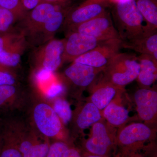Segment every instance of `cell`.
<instances>
[{
  "label": "cell",
  "instance_id": "cell-1",
  "mask_svg": "<svg viewBox=\"0 0 157 157\" xmlns=\"http://www.w3.org/2000/svg\"><path fill=\"white\" fill-rule=\"evenodd\" d=\"M72 4L42 2L27 13L21 19V34L26 42L37 46L53 39L69 12V8L64 7Z\"/></svg>",
  "mask_w": 157,
  "mask_h": 157
},
{
  "label": "cell",
  "instance_id": "cell-2",
  "mask_svg": "<svg viewBox=\"0 0 157 157\" xmlns=\"http://www.w3.org/2000/svg\"><path fill=\"white\" fill-rule=\"evenodd\" d=\"M112 14L121 39L127 42L137 36L144 30L143 19L135 0L116 3Z\"/></svg>",
  "mask_w": 157,
  "mask_h": 157
},
{
  "label": "cell",
  "instance_id": "cell-3",
  "mask_svg": "<svg viewBox=\"0 0 157 157\" xmlns=\"http://www.w3.org/2000/svg\"><path fill=\"white\" fill-rule=\"evenodd\" d=\"M140 66L137 57L128 53H118L103 70L102 82L123 88L137 79Z\"/></svg>",
  "mask_w": 157,
  "mask_h": 157
},
{
  "label": "cell",
  "instance_id": "cell-4",
  "mask_svg": "<svg viewBox=\"0 0 157 157\" xmlns=\"http://www.w3.org/2000/svg\"><path fill=\"white\" fill-rule=\"evenodd\" d=\"M89 137L84 146L87 154L109 157L116 146L117 133L114 128L103 118L92 126Z\"/></svg>",
  "mask_w": 157,
  "mask_h": 157
},
{
  "label": "cell",
  "instance_id": "cell-5",
  "mask_svg": "<svg viewBox=\"0 0 157 157\" xmlns=\"http://www.w3.org/2000/svg\"><path fill=\"white\" fill-rule=\"evenodd\" d=\"M153 135L152 129L146 124L133 123L122 127L117 133L116 146L120 148L121 154L136 152Z\"/></svg>",
  "mask_w": 157,
  "mask_h": 157
},
{
  "label": "cell",
  "instance_id": "cell-6",
  "mask_svg": "<svg viewBox=\"0 0 157 157\" xmlns=\"http://www.w3.org/2000/svg\"><path fill=\"white\" fill-rule=\"evenodd\" d=\"M111 5V0H86L70 9L63 25L68 32L76 26L103 14Z\"/></svg>",
  "mask_w": 157,
  "mask_h": 157
},
{
  "label": "cell",
  "instance_id": "cell-7",
  "mask_svg": "<svg viewBox=\"0 0 157 157\" xmlns=\"http://www.w3.org/2000/svg\"><path fill=\"white\" fill-rule=\"evenodd\" d=\"M71 32L94 37L101 42L121 39L117 30L113 25L110 13L107 11L95 18L76 26L67 33Z\"/></svg>",
  "mask_w": 157,
  "mask_h": 157
},
{
  "label": "cell",
  "instance_id": "cell-8",
  "mask_svg": "<svg viewBox=\"0 0 157 157\" xmlns=\"http://www.w3.org/2000/svg\"><path fill=\"white\" fill-rule=\"evenodd\" d=\"M122 41L115 39L101 42L92 50L77 58L73 62L93 67L105 69L122 48Z\"/></svg>",
  "mask_w": 157,
  "mask_h": 157
},
{
  "label": "cell",
  "instance_id": "cell-9",
  "mask_svg": "<svg viewBox=\"0 0 157 157\" xmlns=\"http://www.w3.org/2000/svg\"><path fill=\"white\" fill-rule=\"evenodd\" d=\"M65 39H52L43 45L35 55V62L40 70L53 72L63 62Z\"/></svg>",
  "mask_w": 157,
  "mask_h": 157
},
{
  "label": "cell",
  "instance_id": "cell-10",
  "mask_svg": "<svg viewBox=\"0 0 157 157\" xmlns=\"http://www.w3.org/2000/svg\"><path fill=\"white\" fill-rule=\"evenodd\" d=\"M101 42L87 35L76 32H69L65 39L63 63L74 61L77 58L95 48Z\"/></svg>",
  "mask_w": 157,
  "mask_h": 157
},
{
  "label": "cell",
  "instance_id": "cell-11",
  "mask_svg": "<svg viewBox=\"0 0 157 157\" xmlns=\"http://www.w3.org/2000/svg\"><path fill=\"white\" fill-rule=\"evenodd\" d=\"M34 120L36 126L43 135L54 137L62 129V122L53 108L45 103H40L35 107Z\"/></svg>",
  "mask_w": 157,
  "mask_h": 157
},
{
  "label": "cell",
  "instance_id": "cell-12",
  "mask_svg": "<svg viewBox=\"0 0 157 157\" xmlns=\"http://www.w3.org/2000/svg\"><path fill=\"white\" fill-rule=\"evenodd\" d=\"M138 116L145 124L154 122L157 115V92L154 90L142 88L134 94Z\"/></svg>",
  "mask_w": 157,
  "mask_h": 157
},
{
  "label": "cell",
  "instance_id": "cell-13",
  "mask_svg": "<svg viewBox=\"0 0 157 157\" xmlns=\"http://www.w3.org/2000/svg\"><path fill=\"white\" fill-rule=\"evenodd\" d=\"M122 45V48L132 49L140 54L151 56L157 60V30L144 28L141 34L129 41L123 42Z\"/></svg>",
  "mask_w": 157,
  "mask_h": 157
},
{
  "label": "cell",
  "instance_id": "cell-14",
  "mask_svg": "<svg viewBox=\"0 0 157 157\" xmlns=\"http://www.w3.org/2000/svg\"><path fill=\"white\" fill-rule=\"evenodd\" d=\"M104 70L73 62L66 69L64 73L66 77L76 86L85 88L91 84L98 73Z\"/></svg>",
  "mask_w": 157,
  "mask_h": 157
},
{
  "label": "cell",
  "instance_id": "cell-15",
  "mask_svg": "<svg viewBox=\"0 0 157 157\" xmlns=\"http://www.w3.org/2000/svg\"><path fill=\"white\" fill-rule=\"evenodd\" d=\"M124 90L123 88L101 82L93 91L90 98V102L100 110H103L110 102L113 101L114 98Z\"/></svg>",
  "mask_w": 157,
  "mask_h": 157
},
{
  "label": "cell",
  "instance_id": "cell-16",
  "mask_svg": "<svg viewBox=\"0 0 157 157\" xmlns=\"http://www.w3.org/2000/svg\"><path fill=\"white\" fill-rule=\"evenodd\" d=\"M140 66L137 79L144 87L151 86L157 78V60L151 56L140 54L137 57Z\"/></svg>",
  "mask_w": 157,
  "mask_h": 157
},
{
  "label": "cell",
  "instance_id": "cell-17",
  "mask_svg": "<svg viewBox=\"0 0 157 157\" xmlns=\"http://www.w3.org/2000/svg\"><path fill=\"white\" fill-rule=\"evenodd\" d=\"M103 110L104 119L113 128L122 127L129 118L128 109L114 100Z\"/></svg>",
  "mask_w": 157,
  "mask_h": 157
},
{
  "label": "cell",
  "instance_id": "cell-18",
  "mask_svg": "<svg viewBox=\"0 0 157 157\" xmlns=\"http://www.w3.org/2000/svg\"><path fill=\"white\" fill-rule=\"evenodd\" d=\"M135 1L143 20L146 22L144 28L149 30H157V0Z\"/></svg>",
  "mask_w": 157,
  "mask_h": 157
},
{
  "label": "cell",
  "instance_id": "cell-19",
  "mask_svg": "<svg viewBox=\"0 0 157 157\" xmlns=\"http://www.w3.org/2000/svg\"><path fill=\"white\" fill-rule=\"evenodd\" d=\"M102 118L101 110L91 102H89L85 104L78 113L76 119V125L80 130H85Z\"/></svg>",
  "mask_w": 157,
  "mask_h": 157
},
{
  "label": "cell",
  "instance_id": "cell-20",
  "mask_svg": "<svg viewBox=\"0 0 157 157\" xmlns=\"http://www.w3.org/2000/svg\"><path fill=\"white\" fill-rule=\"evenodd\" d=\"M23 157H45L49 149V144L23 140L15 144Z\"/></svg>",
  "mask_w": 157,
  "mask_h": 157
},
{
  "label": "cell",
  "instance_id": "cell-21",
  "mask_svg": "<svg viewBox=\"0 0 157 157\" xmlns=\"http://www.w3.org/2000/svg\"><path fill=\"white\" fill-rule=\"evenodd\" d=\"M25 43V39L22 36L8 49L1 52L0 64L8 67L17 66L20 61Z\"/></svg>",
  "mask_w": 157,
  "mask_h": 157
},
{
  "label": "cell",
  "instance_id": "cell-22",
  "mask_svg": "<svg viewBox=\"0 0 157 157\" xmlns=\"http://www.w3.org/2000/svg\"><path fill=\"white\" fill-rule=\"evenodd\" d=\"M54 110L61 122L67 124L72 117V111L69 102L62 98H58L54 102Z\"/></svg>",
  "mask_w": 157,
  "mask_h": 157
},
{
  "label": "cell",
  "instance_id": "cell-23",
  "mask_svg": "<svg viewBox=\"0 0 157 157\" xmlns=\"http://www.w3.org/2000/svg\"><path fill=\"white\" fill-rule=\"evenodd\" d=\"M0 7L11 11L15 19H22L27 13L21 0H0Z\"/></svg>",
  "mask_w": 157,
  "mask_h": 157
},
{
  "label": "cell",
  "instance_id": "cell-24",
  "mask_svg": "<svg viewBox=\"0 0 157 157\" xmlns=\"http://www.w3.org/2000/svg\"><path fill=\"white\" fill-rule=\"evenodd\" d=\"M69 148L68 144L64 142L56 141L49 146L48 153L45 157H64Z\"/></svg>",
  "mask_w": 157,
  "mask_h": 157
},
{
  "label": "cell",
  "instance_id": "cell-25",
  "mask_svg": "<svg viewBox=\"0 0 157 157\" xmlns=\"http://www.w3.org/2000/svg\"><path fill=\"white\" fill-rule=\"evenodd\" d=\"M15 19L11 11L0 7V32L7 31Z\"/></svg>",
  "mask_w": 157,
  "mask_h": 157
},
{
  "label": "cell",
  "instance_id": "cell-26",
  "mask_svg": "<svg viewBox=\"0 0 157 157\" xmlns=\"http://www.w3.org/2000/svg\"><path fill=\"white\" fill-rule=\"evenodd\" d=\"M0 157H23L17 147L13 144L6 143L0 147Z\"/></svg>",
  "mask_w": 157,
  "mask_h": 157
},
{
  "label": "cell",
  "instance_id": "cell-27",
  "mask_svg": "<svg viewBox=\"0 0 157 157\" xmlns=\"http://www.w3.org/2000/svg\"><path fill=\"white\" fill-rule=\"evenodd\" d=\"M64 90V86L62 83L54 82L47 88L45 94L47 98L50 99H53L60 95Z\"/></svg>",
  "mask_w": 157,
  "mask_h": 157
},
{
  "label": "cell",
  "instance_id": "cell-28",
  "mask_svg": "<svg viewBox=\"0 0 157 157\" xmlns=\"http://www.w3.org/2000/svg\"><path fill=\"white\" fill-rule=\"evenodd\" d=\"M22 36L21 34H14L4 38L0 37V52L8 49Z\"/></svg>",
  "mask_w": 157,
  "mask_h": 157
},
{
  "label": "cell",
  "instance_id": "cell-29",
  "mask_svg": "<svg viewBox=\"0 0 157 157\" xmlns=\"http://www.w3.org/2000/svg\"><path fill=\"white\" fill-rule=\"evenodd\" d=\"M16 89L13 85H4L0 86V107L14 95Z\"/></svg>",
  "mask_w": 157,
  "mask_h": 157
},
{
  "label": "cell",
  "instance_id": "cell-30",
  "mask_svg": "<svg viewBox=\"0 0 157 157\" xmlns=\"http://www.w3.org/2000/svg\"><path fill=\"white\" fill-rule=\"evenodd\" d=\"M15 79L10 73L0 71V86L4 85H13Z\"/></svg>",
  "mask_w": 157,
  "mask_h": 157
},
{
  "label": "cell",
  "instance_id": "cell-31",
  "mask_svg": "<svg viewBox=\"0 0 157 157\" xmlns=\"http://www.w3.org/2000/svg\"><path fill=\"white\" fill-rule=\"evenodd\" d=\"M25 9L26 10H32L40 3V0H21Z\"/></svg>",
  "mask_w": 157,
  "mask_h": 157
},
{
  "label": "cell",
  "instance_id": "cell-32",
  "mask_svg": "<svg viewBox=\"0 0 157 157\" xmlns=\"http://www.w3.org/2000/svg\"><path fill=\"white\" fill-rule=\"evenodd\" d=\"M64 157H82L78 150L74 147H70L65 153Z\"/></svg>",
  "mask_w": 157,
  "mask_h": 157
},
{
  "label": "cell",
  "instance_id": "cell-33",
  "mask_svg": "<svg viewBox=\"0 0 157 157\" xmlns=\"http://www.w3.org/2000/svg\"><path fill=\"white\" fill-rule=\"evenodd\" d=\"M117 157H144L141 155L137 154L136 152L129 153L120 154Z\"/></svg>",
  "mask_w": 157,
  "mask_h": 157
},
{
  "label": "cell",
  "instance_id": "cell-34",
  "mask_svg": "<svg viewBox=\"0 0 157 157\" xmlns=\"http://www.w3.org/2000/svg\"><path fill=\"white\" fill-rule=\"evenodd\" d=\"M75 0H40V2H46L49 3L72 2Z\"/></svg>",
  "mask_w": 157,
  "mask_h": 157
},
{
  "label": "cell",
  "instance_id": "cell-35",
  "mask_svg": "<svg viewBox=\"0 0 157 157\" xmlns=\"http://www.w3.org/2000/svg\"><path fill=\"white\" fill-rule=\"evenodd\" d=\"M128 0H111V2H112V5H114L116 3L122 2H126Z\"/></svg>",
  "mask_w": 157,
  "mask_h": 157
},
{
  "label": "cell",
  "instance_id": "cell-36",
  "mask_svg": "<svg viewBox=\"0 0 157 157\" xmlns=\"http://www.w3.org/2000/svg\"><path fill=\"white\" fill-rule=\"evenodd\" d=\"M84 157H106L96 155H93L87 154Z\"/></svg>",
  "mask_w": 157,
  "mask_h": 157
}]
</instances>
